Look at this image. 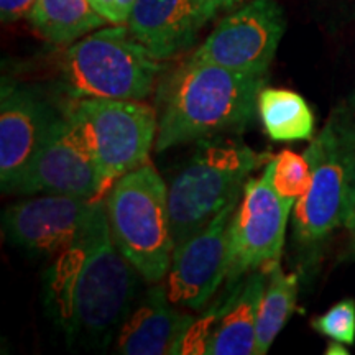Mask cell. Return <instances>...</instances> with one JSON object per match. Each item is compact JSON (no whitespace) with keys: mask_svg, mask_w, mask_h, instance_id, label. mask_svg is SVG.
I'll list each match as a JSON object with an SVG mask.
<instances>
[{"mask_svg":"<svg viewBox=\"0 0 355 355\" xmlns=\"http://www.w3.org/2000/svg\"><path fill=\"white\" fill-rule=\"evenodd\" d=\"M277 0H250L222 19L191 58L250 76H266L285 35Z\"/></svg>","mask_w":355,"mask_h":355,"instance_id":"obj_9","label":"cell"},{"mask_svg":"<svg viewBox=\"0 0 355 355\" xmlns=\"http://www.w3.org/2000/svg\"><path fill=\"white\" fill-rule=\"evenodd\" d=\"M349 97H350V99H352V101L355 102V89H354V92H352V94H350Z\"/></svg>","mask_w":355,"mask_h":355,"instance_id":"obj_28","label":"cell"},{"mask_svg":"<svg viewBox=\"0 0 355 355\" xmlns=\"http://www.w3.org/2000/svg\"><path fill=\"white\" fill-rule=\"evenodd\" d=\"M137 0H89L91 7L110 25H127Z\"/></svg>","mask_w":355,"mask_h":355,"instance_id":"obj_23","label":"cell"},{"mask_svg":"<svg viewBox=\"0 0 355 355\" xmlns=\"http://www.w3.org/2000/svg\"><path fill=\"white\" fill-rule=\"evenodd\" d=\"M166 288L153 283L119 332L115 352L123 355L183 354L196 318L176 309Z\"/></svg>","mask_w":355,"mask_h":355,"instance_id":"obj_16","label":"cell"},{"mask_svg":"<svg viewBox=\"0 0 355 355\" xmlns=\"http://www.w3.org/2000/svg\"><path fill=\"white\" fill-rule=\"evenodd\" d=\"M268 272L257 270L225 290V298L186 337L183 354L257 355V319Z\"/></svg>","mask_w":355,"mask_h":355,"instance_id":"obj_13","label":"cell"},{"mask_svg":"<svg viewBox=\"0 0 355 355\" xmlns=\"http://www.w3.org/2000/svg\"><path fill=\"white\" fill-rule=\"evenodd\" d=\"M270 159L266 153H257L243 141L224 135L199 140L194 153L168 184V209L175 245L184 243L232 199L241 198L252 173Z\"/></svg>","mask_w":355,"mask_h":355,"instance_id":"obj_4","label":"cell"},{"mask_svg":"<svg viewBox=\"0 0 355 355\" xmlns=\"http://www.w3.org/2000/svg\"><path fill=\"white\" fill-rule=\"evenodd\" d=\"M304 158L311 184L295 204L293 247L301 263L309 266L355 209V102L350 97L332 109Z\"/></svg>","mask_w":355,"mask_h":355,"instance_id":"obj_3","label":"cell"},{"mask_svg":"<svg viewBox=\"0 0 355 355\" xmlns=\"http://www.w3.org/2000/svg\"><path fill=\"white\" fill-rule=\"evenodd\" d=\"M26 20L53 44H71L107 24L89 0H37Z\"/></svg>","mask_w":355,"mask_h":355,"instance_id":"obj_17","label":"cell"},{"mask_svg":"<svg viewBox=\"0 0 355 355\" xmlns=\"http://www.w3.org/2000/svg\"><path fill=\"white\" fill-rule=\"evenodd\" d=\"M64 114L109 188L148 163L158 133L157 109L152 105L144 101L69 99Z\"/></svg>","mask_w":355,"mask_h":355,"instance_id":"obj_7","label":"cell"},{"mask_svg":"<svg viewBox=\"0 0 355 355\" xmlns=\"http://www.w3.org/2000/svg\"><path fill=\"white\" fill-rule=\"evenodd\" d=\"M311 184V168L304 155L283 150L273 158V186L283 198L298 199Z\"/></svg>","mask_w":355,"mask_h":355,"instance_id":"obj_20","label":"cell"},{"mask_svg":"<svg viewBox=\"0 0 355 355\" xmlns=\"http://www.w3.org/2000/svg\"><path fill=\"white\" fill-rule=\"evenodd\" d=\"M340 344H343V343H337V340H334V343L327 345L326 354H329V355H332V354H337V355H347V354H349V350H347V349H344L343 345H340Z\"/></svg>","mask_w":355,"mask_h":355,"instance_id":"obj_25","label":"cell"},{"mask_svg":"<svg viewBox=\"0 0 355 355\" xmlns=\"http://www.w3.org/2000/svg\"><path fill=\"white\" fill-rule=\"evenodd\" d=\"M298 273H285L282 265H275L266 277L257 319V355H263L272 347L288 319L295 313L298 298Z\"/></svg>","mask_w":355,"mask_h":355,"instance_id":"obj_19","label":"cell"},{"mask_svg":"<svg viewBox=\"0 0 355 355\" xmlns=\"http://www.w3.org/2000/svg\"><path fill=\"white\" fill-rule=\"evenodd\" d=\"M37 0H0V17L3 24L26 19Z\"/></svg>","mask_w":355,"mask_h":355,"instance_id":"obj_24","label":"cell"},{"mask_svg":"<svg viewBox=\"0 0 355 355\" xmlns=\"http://www.w3.org/2000/svg\"><path fill=\"white\" fill-rule=\"evenodd\" d=\"M241 198L232 199L209 224L175 248L165 288L176 306L202 309L225 283L230 220Z\"/></svg>","mask_w":355,"mask_h":355,"instance_id":"obj_11","label":"cell"},{"mask_svg":"<svg viewBox=\"0 0 355 355\" xmlns=\"http://www.w3.org/2000/svg\"><path fill=\"white\" fill-rule=\"evenodd\" d=\"M295 204V199L283 198L275 189L273 159L266 163L259 178H248L230 220L225 290L257 270L270 272L279 263Z\"/></svg>","mask_w":355,"mask_h":355,"instance_id":"obj_8","label":"cell"},{"mask_svg":"<svg viewBox=\"0 0 355 355\" xmlns=\"http://www.w3.org/2000/svg\"><path fill=\"white\" fill-rule=\"evenodd\" d=\"M104 204L119 250L146 283L162 282L176 247L163 178L146 163L119 178L105 194Z\"/></svg>","mask_w":355,"mask_h":355,"instance_id":"obj_6","label":"cell"},{"mask_svg":"<svg viewBox=\"0 0 355 355\" xmlns=\"http://www.w3.org/2000/svg\"><path fill=\"white\" fill-rule=\"evenodd\" d=\"M322 24L339 28L355 20V0H311Z\"/></svg>","mask_w":355,"mask_h":355,"instance_id":"obj_22","label":"cell"},{"mask_svg":"<svg viewBox=\"0 0 355 355\" xmlns=\"http://www.w3.org/2000/svg\"><path fill=\"white\" fill-rule=\"evenodd\" d=\"M216 0H137L128 30L157 60H170L193 46L219 13Z\"/></svg>","mask_w":355,"mask_h":355,"instance_id":"obj_15","label":"cell"},{"mask_svg":"<svg viewBox=\"0 0 355 355\" xmlns=\"http://www.w3.org/2000/svg\"><path fill=\"white\" fill-rule=\"evenodd\" d=\"M345 229L349 230L350 239H352V241H350V243H352V245H350V247H355V209L352 212V216L349 217L347 224H345Z\"/></svg>","mask_w":355,"mask_h":355,"instance_id":"obj_27","label":"cell"},{"mask_svg":"<svg viewBox=\"0 0 355 355\" xmlns=\"http://www.w3.org/2000/svg\"><path fill=\"white\" fill-rule=\"evenodd\" d=\"M242 2L243 0H216V3L219 6V10H230V8H235Z\"/></svg>","mask_w":355,"mask_h":355,"instance_id":"obj_26","label":"cell"},{"mask_svg":"<svg viewBox=\"0 0 355 355\" xmlns=\"http://www.w3.org/2000/svg\"><path fill=\"white\" fill-rule=\"evenodd\" d=\"M58 112L33 89L2 78L0 87V186L13 193L38 153Z\"/></svg>","mask_w":355,"mask_h":355,"instance_id":"obj_14","label":"cell"},{"mask_svg":"<svg viewBox=\"0 0 355 355\" xmlns=\"http://www.w3.org/2000/svg\"><path fill=\"white\" fill-rule=\"evenodd\" d=\"M266 76H250L193 58L162 73L155 92L158 133L155 152L242 132L259 112Z\"/></svg>","mask_w":355,"mask_h":355,"instance_id":"obj_2","label":"cell"},{"mask_svg":"<svg viewBox=\"0 0 355 355\" xmlns=\"http://www.w3.org/2000/svg\"><path fill=\"white\" fill-rule=\"evenodd\" d=\"M140 278L115 245L104 199L96 201L83 234L46 275L48 309L69 345L107 349L139 303Z\"/></svg>","mask_w":355,"mask_h":355,"instance_id":"obj_1","label":"cell"},{"mask_svg":"<svg viewBox=\"0 0 355 355\" xmlns=\"http://www.w3.org/2000/svg\"><path fill=\"white\" fill-rule=\"evenodd\" d=\"M162 73V61L127 25H112L66 48L60 60V87L68 99L144 101Z\"/></svg>","mask_w":355,"mask_h":355,"instance_id":"obj_5","label":"cell"},{"mask_svg":"<svg viewBox=\"0 0 355 355\" xmlns=\"http://www.w3.org/2000/svg\"><path fill=\"white\" fill-rule=\"evenodd\" d=\"M94 202L73 196L40 194L2 212L3 235L12 245L24 250L60 255L83 234Z\"/></svg>","mask_w":355,"mask_h":355,"instance_id":"obj_12","label":"cell"},{"mask_svg":"<svg viewBox=\"0 0 355 355\" xmlns=\"http://www.w3.org/2000/svg\"><path fill=\"white\" fill-rule=\"evenodd\" d=\"M311 326L324 337L352 345L355 343V301H339L326 314L313 319Z\"/></svg>","mask_w":355,"mask_h":355,"instance_id":"obj_21","label":"cell"},{"mask_svg":"<svg viewBox=\"0 0 355 355\" xmlns=\"http://www.w3.org/2000/svg\"><path fill=\"white\" fill-rule=\"evenodd\" d=\"M352 255L355 257V247H352Z\"/></svg>","mask_w":355,"mask_h":355,"instance_id":"obj_29","label":"cell"},{"mask_svg":"<svg viewBox=\"0 0 355 355\" xmlns=\"http://www.w3.org/2000/svg\"><path fill=\"white\" fill-rule=\"evenodd\" d=\"M259 115L266 135L275 141H303L314 135V115L298 92L263 87Z\"/></svg>","mask_w":355,"mask_h":355,"instance_id":"obj_18","label":"cell"},{"mask_svg":"<svg viewBox=\"0 0 355 355\" xmlns=\"http://www.w3.org/2000/svg\"><path fill=\"white\" fill-rule=\"evenodd\" d=\"M109 189L76 127L63 110L55 115L38 153L13 193L58 194L101 201Z\"/></svg>","mask_w":355,"mask_h":355,"instance_id":"obj_10","label":"cell"}]
</instances>
